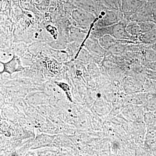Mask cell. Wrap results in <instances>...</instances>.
I'll return each instance as SVG.
<instances>
[{"instance_id": "6da1fadb", "label": "cell", "mask_w": 156, "mask_h": 156, "mask_svg": "<svg viewBox=\"0 0 156 156\" xmlns=\"http://www.w3.org/2000/svg\"><path fill=\"white\" fill-rule=\"evenodd\" d=\"M100 14V18L95 23V28L111 26L124 19V15L120 10L106 9Z\"/></svg>"}, {"instance_id": "7a4b0ae2", "label": "cell", "mask_w": 156, "mask_h": 156, "mask_svg": "<svg viewBox=\"0 0 156 156\" xmlns=\"http://www.w3.org/2000/svg\"><path fill=\"white\" fill-rule=\"evenodd\" d=\"M130 20L138 22L151 21L156 23V5L145 1L139 11L131 17Z\"/></svg>"}, {"instance_id": "3957f363", "label": "cell", "mask_w": 156, "mask_h": 156, "mask_svg": "<svg viewBox=\"0 0 156 156\" xmlns=\"http://www.w3.org/2000/svg\"><path fill=\"white\" fill-rule=\"evenodd\" d=\"M145 1L121 0L120 11L124 15V19L130 21V18L142 7Z\"/></svg>"}, {"instance_id": "277c9868", "label": "cell", "mask_w": 156, "mask_h": 156, "mask_svg": "<svg viewBox=\"0 0 156 156\" xmlns=\"http://www.w3.org/2000/svg\"><path fill=\"white\" fill-rule=\"evenodd\" d=\"M128 21L124 19L114 25L111 26L110 35L118 40L130 41L137 43L136 39L130 35L126 30V25Z\"/></svg>"}, {"instance_id": "5b68a950", "label": "cell", "mask_w": 156, "mask_h": 156, "mask_svg": "<svg viewBox=\"0 0 156 156\" xmlns=\"http://www.w3.org/2000/svg\"><path fill=\"white\" fill-rule=\"evenodd\" d=\"M1 63L3 65L4 67L2 71L0 73L1 74L6 73L11 76L14 73L25 70V68L23 66L20 58L15 54H14L13 58L8 62L4 63L1 62Z\"/></svg>"}, {"instance_id": "8992f818", "label": "cell", "mask_w": 156, "mask_h": 156, "mask_svg": "<svg viewBox=\"0 0 156 156\" xmlns=\"http://www.w3.org/2000/svg\"><path fill=\"white\" fill-rule=\"evenodd\" d=\"M74 19L80 25L88 26L95 19L94 15L84 10H76L73 13Z\"/></svg>"}, {"instance_id": "52a82bcc", "label": "cell", "mask_w": 156, "mask_h": 156, "mask_svg": "<svg viewBox=\"0 0 156 156\" xmlns=\"http://www.w3.org/2000/svg\"><path fill=\"white\" fill-rule=\"evenodd\" d=\"M126 28L128 33L136 39L137 43H139L138 39L142 33L138 22L134 20H130L126 24Z\"/></svg>"}, {"instance_id": "ba28073f", "label": "cell", "mask_w": 156, "mask_h": 156, "mask_svg": "<svg viewBox=\"0 0 156 156\" xmlns=\"http://www.w3.org/2000/svg\"><path fill=\"white\" fill-rule=\"evenodd\" d=\"M99 40V44L105 50H108L113 46L118 44H123V41L118 40L110 35H105Z\"/></svg>"}, {"instance_id": "9c48e42d", "label": "cell", "mask_w": 156, "mask_h": 156, "mask_svg": "<svg viewBox=\"0 0 156 156\" xmlns=\"http://www.w3.org/2000/svg\"><path fill=\"white\" fill-rule=\"evenodd\" d=\"M138 42L144 44H153L156 42V30L141 34L138 39Z\"/></svg>"}, {"instance_id": "30bf717a", "label": "cell", "mask_w": 156, "mask_h": 156, "mask_svg": "<svg viewBox=\"0 0 156 156\" xmlns=\"http://www.w3.org/2000/svg\"><path fill=\"white\" fill-rule=\"evenodd\" d=\"M138 23L142 33H145L156 30V23L153 21H140Z\"/></svg>"}, {"instance_id": "8fae6325", "label": "cell", "mask_w": 156, "mask_h": 156, "mask_svg": "<svg viewBox=\"0 0 156 156\" xmlns=\"http://www.w3.org/2000/svg\"><path fill=\"white\" fill-rule=\"evenodd\" d=\"M108 9L112 10H120L121 0H101Z\"/></svg>"}, {"instance_id": "7c38bea8", "label": "cell", "mask_w": 156, "mask_h": 156, "mask_svg": "<svg viewBox=\"0 0 156 156\" xmlns=\"http://www.w3.org/2000/svg\"><path fill=\"white\" fill-rule=\"evenodd\" d=\"M56 85H58V87L61 88L63 91L66 92V94L67 95V97L69 99L70 101H72L71 97V94L70 93L69 87L67 84L64 83H58V82H55Z\"/></svg>"}, {"instance_id": "4fadbf2b", "label": "cell", "mask_w": 156, "mask_h": 156, "mask_svg": "<svg viewBox=\"0 0 156 156\" xmlns=\"http://www.w3.org/2000/svg\"><path fill=\"white\" fill-rule=\"evenodd\" d=\"M146 1L150 2L153 3L154 5H156V0H146Z\"/></svg>"}, {"instance_id": "5bb4252c", "label": "cell", "mask_w": 156, "mask_h": 156, "mask_svg": "<svg viewBox=\"0 0 156 156\" xmlns=\"http://www.w3.org/2000/svg\"><path fill=\"white\" fill-rule=\"evenodd\" d=\"M151 46L152 49H153V50L156 51V42L155 43H154V44H153Z\"/></svg>"}, {"instance_id": "9a60e30c", "label": "cell", "mask_w": 156, "mask_h": 156, "mask_svg": "<svg viewBox=\"0 0 156 156\" xmlns=\"http://www.w3.org/2000/svg\"><path fill=\"white\" fill-rule=\"evenodd\" d=\"M143 1H146V0H143Z\"/></svg>"}]
</instances>
